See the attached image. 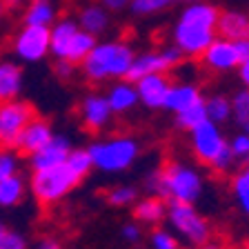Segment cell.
Masks as SVG:
<instances>
[{
    "label": "cell",
    "mask_w": 249,
    "mask_h": 249,
    "mask_svg": "<svg viewBox=\"0 0 249 249\" xmlns=\"http://www.w3.org/2000/svg\"><path fill=\"white\" fill-rule=\"evenodd\" d=\"M220 11L207 2H192L182 9L174 27V45L189 58H200L216 40V25Z\"/></svg>",
    "instance_id": "6da1fadb"
},
{
    "label": "cell",
    "mask_w": 249,
    "mask_h": 249,
    "mask_svg": "<svg viewBox=\"0 0 249 249\" xmlns=\"http://www.w3.org/2000/svg\"><path fill=\"white\" fill-rule=\"evenodd\" d=\"M134 47L123 40H98L87 58L80 62V71L89 83H109L127 78L134 62Z\"/></svg>",
    "instance_id": "7a4b0ae2"
},
{
    "label": "cell",
    "mask_w": 249,
    "mask_h": 249,
    "mask_svg": "<svg viewBox=\"0 0 249 249\" xmlns=\"http://www.w3.org/2000/svg\"><path fill=\"white\" fill-rule=\"evenodd\" d=\"M89 154L93 160V169L103 174H123L131 169L140 156L138 140L131 136H109L89 142Z\"/></svg>",
    "instance_id": "3957f363"
},
{
    "label": "cell",
    "mask_w": 249,
    "mask_h": 249,
    "mask_svg": "<svg viewBox=\"0 0 249 249\" xmlns=\"http://www.w3.org/2000/svg\"><path fill=\"white\" fill-rule=\"evenodd\" d=\"M80 180H83V178L76 176L67 162H62V165L49 167V169L31 171L29 192L34 194L38 205H42V207H53L62 198H67L69 194L80 185Z\"/></svg>",
    "instance_id": "277c9868"
},
{
    "label": "cell",
    "mask_w": 249,
    "mask_h": 249,
    "mask_svg": "<svg viewBox=\"0 0 249 249\" xmlns=\"http://www.w3.org/2000/svg\"><path fill=\"white\" fill-rule=\"evenodd\" d=\"M167 223L174 231L187 240L194 247H202L212 236V227L205 220V216L198 213V209L192 202H180V200H169L167 202Z\"/></svg>",
    "instance_id": "5b68a950"
},
{
    "label": "cell",
    "mask_w": 249,
    "mask_h": 249,
    "mask_svg": "<svg viewBox=\"0 0 249 249\" xmlns=\"http://www.w3.org/2000/svg\"><path fill=\"white\" fill-rule=\"evenodd\" d=\"M162 169V185H165V198L180 202H192L202 196V176L194 167L185 162H169Z\"/></svg>",
    "instance_id": "8992f818"
},
{
    "label": "cell",
    "mask_w": 249,
    "mask_h": 249,
    "mask_svg": "<svg viewBox=\"0 0 249 249\" xmlns=\"http://www.w3.org/2000/svg\"><path fill=\"white\" fill-rule=\"evenodd\" d=\"M34 116L36 109L27 100L16 98L9 103H0V149H16L22 129Z\"/></svg>",
    "instance_id": "52a82bcc"
},
{
    "label": "cell",
    "mask_w": 249,
    "mask_h": 249,
    "mask_svg": "<svg viewBox=\"0 0 249 249\" xmlns=\"http://www.w3.org/2000/svg\"><path fill=\"white\" fill-rule=\"evenodd\" d=\"M11 49H14V56L25 65L42 62L52 53V29L49 27L22 25V29L14 36Z\"/></svg>",
    "instance_id": "ba28073f"
},
{
    "label": "cell",
    "mask_w": 249,
    "mask_h": 249,
    "mask_svg": "<svg viewBox=\"0 0 249 249\" xmlns=\"http://www.w3.org/2000/svg\"><path fill=\"white\" fill-rule=\"evenodd\" d=\"M182 56L185 53L176 45L167 47V49H145V52H140L134 56L131 69L127 73V80L136 83V80L149 76V73H167L169 69H174L182 60Z\"/></svg>",
    "instance_id": "9c48e42d"
},
{
    "label": "cell",
    "mask_w": 249,
    "mask_h": 249,
    "mask_svg": "<svg viewBox=\"0 0 249 249\" xmlns=\"http://www.w3.org/2000/svg\"><path fill=\"white\" fill-rule=\"evenodd\" d=\"M189 140H192V151L198 158V162L207 167H212L216 156L227 145L220 127L216 123H212V120H205L202 124H198L196 129L189 131Z\"/></svg>",
    "instance_id": "30bf717a"
},
{
    "label": "cell",
    "mask_w": 249,
    "mask_h": 249,
    "mask_svg": "<svg viewBox=\"0 0 249 249\" xmlns=\"http://www.w3.org/2000/svg\"><path fill=\"white\" fill-rule=\"evenodd\" d=\"M78 118H80V124H83L85 131H103L107 129L111 120H114V111L109 107V100L105 93H87L80 105H78Z\"/></svg>",
    "instance_id": "8fae6325"
},
{
    "label": "cell",
    "mask_w": 249,
    "mask_h": 249,
    "mask_svg": "<svg viewBox=\"0 0 249 249\" xmlns=\"http://www.w3.org/2000/svg\"><path fill=\"white\" fill-rule=\"evenodd\" d=\"M71 149H73V140L65 134H56L36 154L27 156V165H29L31 171H40V169L62 165V162H67V156L71 154Z\"/></svg>",
    "instance_id": "7c38bea8"
},
{
    "label": "cell",
    "mask_w": 249,
    "mask_h": 249,
    "mask_svg": "<svg viewBox=\"0 0 249 249\" xmlns=\"http://www.w3.org/2000/svg\"><path fill=\"white\" fill-rule=\"evenodd\" d=\"M171 78L167 73H149V76L136 80V91H138L140 103L147 109H162L167 100V93L171 89Z\"/></svg>",
    "instance_id": "4fadbf2b"
},
{
    "label": "cell",
    "mask_w": 249,
    "mask_h": 249,
    "mask_svg": "<svg viewBox=\"0 0 249 249\" xmlns=\"http://www.w3.org/2000/svg\"><path fill=\"white\" fill-rule=\"evenodd\" d=\"M200 60L205 62V67L212 69V71H229V69L238 67L240 62V53L238 47L233 40H213L212 45L205 49V53L200 56Z\"/></svg>",
    "instance_id": "5bb4252c"
},
{
    "label": "cell",
    "mask_w": 249,
    "mask_h": 249,
    "mask_svg": "<svg viewBox=\"0 0 249 249\" xmlns=\"http://www.w3.org/2000/svg\"><path fill=\"white\" fill-rule=\"evenodd\" d=\"M53 136H56L53 124L47 118H42V116L36 114L29 120V124L22 129L20 140H18V147H16V149L20 151V154H25V156H31V154H36L40 147H45Z\"/></svg>",
    "instance_id": "9a60e30c"
},
{
    "label": "cell",
    "mask_w": 249,
    "mask_h": 249,
    "mask_svg": "<svg viewBox=\"0 0 249 249\" xmlns=\"http://www.w3.org/2000/svg\"><path fill=\"white\" fill-rule=\"evenodd\" d=\"M52 53L53 60H67V53L71 49V42L76 38V34L80 31V25H78L76 18L67 16V18H58L52 27Z\"/></svg>",
    "instance_id": "2e32d148"
},
{
    "label": "cell",
    "mask_w": 249,
    "mask_h": 249,
    "mask_svg": "<svg viewBox=\"0 0 249 249\" xmlns=\"http://www.w3.org/2000/svg\"><path fill=\"white\" fill-rule=\"evenodd\" d=\"M76 20L83 31L98 38L103 34H107L109 27H111V11L107 7H103L100 2H89V5L80 7Z\"/></svg>",
    "instance_id": "e0dca14e"
},
{
    "label": "cell",
    "mask_w": 249,
    "mask_h": 249,
    "mask_svg": "<svg viewBox=\"0 0 249 249\" xmlns=\"http://www.w3.org/2000/svg\"><path fill=\"white\" fill-rule=\"evenodd\" d=\"M107 100H109V107L114 111V116H123V114H129L131 109H136V105L140 103L138 98V91H136V83L123 78V80H116L111 87L107 89Z\"/></svg>",
    "instance_id": "ac0fdd59"
},
{
    "label": "cell",
    "mask_w": 249,
    "mask_h": 249,
    "mask_svg": "<svg viewBox=\"0 0 249 249\" xmlns=\"http://www.w3.org/2000/svg\"><path fill=\"white\" fill-rule=\"evenodd\" d=\"M25 87V71L18 62L0 60V103L20 98Z\"/></svg>",
    "instance_id": "d6986e66"
},
{
    "label": "cell",
    "mask_w": 249,
    "mask_h": 249,
    "mask_svg": "<svg viewBox=\"0 0 249 249\" xmlns=\"http://www.w3.org/2000/svg\"><path fill=\"white\" fill-rule=\"evenodd\" d=\"M198 100H202V93L198 85L192 83H174L167 93L165 100V111H171V114H180L185 109H189L192 105H196Z\"/></svg>",
    "instance_id": "ffe728a7"
},
{
    "label": "cell",
    "mask_w": 249,
    "mask_h": 249,
    "mask_svg": "<svg viewBox=\"0 0 249 249\" xmlns=\"http://www.w3.org/2000/svg\"><path fill=\"white\" fill-rule=\"evenodd\" d=\"M167 218V202L160 196H145L138 198L134 205V220L142 225H151L156 227Z\"/></svg>",
    "instance_id": "44dd1931"
},
{
    "label": "cell",
    "mask_w": 249,
    "mask_h": 249,
    "mask_svg": "<svg viewBox=\"0 0 249 249\" xmlns=\"http://www.w3.org/2000/svg\"><path fill=\"white\" fill-rule=\"evenodd\" d=\"M27 192H29V180L22 176L20 171L2 178L0 180V207L2 209L18 207L25 200Z\"/></svg>",
    "instance_id": "7402d4cb"
},
{
    "label": "cell",
    "mask_w": 249,
    "mask_h": 249,
    "mask_svg": "<svg viewBox=\"0 0 249 249\" xmlns=\"http://www.w3.org/2000/svg\"><path fill=\"white\" fill-rule=\"evenodd\" d=\"M216 34L225 40H240L249 36V18L238 11H220L218 16Z\"/></svg>",
    "instance_id": "603a6c76"
},
{
    "label": "cell",
    "mask_w": 249,
    "mask_h": 249,
    "mask_svg": "<svg viewBox=\"0 0 249 249\" xmlns=\"http://www.w3.org/2000/svg\"><path fill=\"white\" fill-rule=\"evenodd\" d=\"M58 20V7L53 0H29L25 5L22 22L34 27H52Z\"/></svg>",
    "instance_id": "cb8c5ba5"
},
{
    "label": "cell",
    "mask_w": 249,
    "mask_h": 249,
    "mask_svg": "<svg viewBox=\"0 0 249 249\" xmlns=\"http://www.w3.org/2000/svg\"><path fill=\"white\" fill-rule=\"evenodd\" d=\"M205 120H209L205 98L198 100L196 105H192V107L185 109V111H180V114H174V123H176V127H178V129H182V131L196 129L198 124H202Z\"/></svg>",
    "instance_id": "d4e9b609"
},
{
    "label": "cell",
    "mask_w": 249,
    "mask_h": 249,
    "mask_svg": "<svg viewBox=\"0 0 249 249\" xmlns=\"http://www.w3.org/2000/svg\"><path fill=\"white\" fill-rule=\"evenodd\" d=\"M96 45H98V38L80 29L76 34V38H73V42H71V49H69V53H67V60L73 62V65H80V62L91 53V49Z\"/></svg>",
    "instance_id": "484cf974"
},
{
    "label": "cell",
    "mask_w": 249,
    "mask_h": 249,
    "mask_svg": "<svg viewBox=\"0 0 249 249\" xmlns=\"http://www.w3.org/2000/svg\"><path fill=\"white\" fill-rule=\"evenodd\" d=\"M231 192H233L236 202H238L240 212H243L245 216H249V165H245L243 169L233 176Z\"/></svg>",
    "instance_id": "4316f807"
},
{
    "label": "cell",
    "mask_w": 249,
    "mask_h": 249,
    "mask_svg": "<svg viewBox=\"0 0 249 249\" xmlns=\"http://www.w3.org/2000/svg\"><path fill=\"white\" fill-rule=\"evenodd\" d=\"M138 200V189L134 185H116L107 192V202L111 207H134Z\"/></svg>",
    "instance_id": "83f0119b"
},
{
    "label": "cell",
    "mask_w": 249,
    "mask_h": 249,
    "mask_svg": "<svg viewBox=\"0 0 249 249\" xmlns=\"http://www.w3.org/2000/svg\"><path fill=\"white\" fill-rule=\"evenodd\" d=\"M67 165L71 167V171L80 178H87L89 171L93 169V160L87 147H73L71 154L67 156Z\"/></svg>",
    "instance_id": "f1b7e54d"
},
{
    "label": "cell",
    "mask_w": 249,
    "mask_h": 249,
    "mask_svg": "<svg viewBox=\"0 0 249 249\" xmlns=\"http://www.w3.org/2000/svg\"><path fill=\"white\" fill-rule=\"evenodd\" d=\"M205 105H207V116L212 123L223 124L231 118V100L225 96H212L205 100Z\"/></svg>",
    "instance_id": "f546056e"
},
{
    "label": "cell",
    "mask_w": 249,
    "mask_h": 249,
    "mask_svg": "<svg viewBox=\"0 0 249 249\" xmlns=\"http://www.w3.org/2000/svg\"><path fill=\"white\" fill-rule=\"evenodd\" d=\"M176 2H180V0H134L129 5V11L134 16H154V14H160V11L169 9V7H174Z\"/></svg>",
    "instance_id": "4dcf8cb0"
},
{
    "label": "cell",
    "mask_w": 249,
    "mask_h": 249,
    "mask_svg": "<svg viewBox=\"0 0 249 249\" xmlns=\"http://www.w3.org/2000/svg\"><path fill=\"white\" fill-rule=\"evenodd\" d=\"M231 116L233 120L240 124V127H247L249 124V89L245 91H238L231 100Z\"/></svg>",
    "instance_id": "1f68e13d"
},
{
    "label": "cell",
    "mask_w": 249,
    "mask_h": 249,
    "mask_svg": "<svg viewBox=\"0 0 249 249\" xmlns=\"http://www.w3.org/2000/svg\"><path fill=\"white\" fill-rule=\"evenodd\" d=\"M149 247L151 249H180L178 247V238L171 231L162 227H156L149 236Z\"/></svg>",
    "instance_id": "d6a6232c"
},
{
    "label": "cell",
    "mask_w": 249,
    "mask_h": 249,
    "mask_svg": "<svg viewBox=\"0 0 249 249\" xmlns=\"http://www.w3.org/2000/svg\"><path fill=\"white\" fill-rule=\"evenodd\" d=\"M20 156L14 149H0V180L20 171Z\"/></svg>",
    "instance_id": "836d02e7"
},
{
    "label": "cell",
    "mask_w": 249,
    "mask_h": 249,
    "mask_svg": "<svg viewBox=\"0 0 249 249\" xmlns=\"http://www.w3.org/2000/svg\"><path fill=\"white\" fill-rule=\"evenodd\" d=\"M145 189L149 192V196H160V198H165V185H162V169H160V167L147 174V178H145Z\"/></svg>",
    "instance_id": "e575fe53"
},
{
    "label": "cell",
    "mask_w": 249,
    "mask_h": 249,
    "mask_svg": "<svg viewBox=\"0 0 249 249\" xmlns=\"http://www.w3.org/2000/svg\"><path fill=\"white\" fill-rule=\"evenodd\" d=\"M0 249H31L29 243H27L25 233L16 231V229H9L7 236L0 240Z\"/></svg>",
    "instance_id": "d590c367"
},
{
    "label": "cell",
    "mask_w": 249,
    "mask_h": 249,
    "mask_svg": "<svg viewBox=\"0 0 249 249\" xmlns=\"http://www.w3.org/2000/svg\"><path fill=\"white\" fill-rule=\"evenodd\" d=\"M238 160L236 156H233V151H231V147H229V142L225 145V149L220 151V154L216 156V160L212 162V169H216V171H220V174H225V171H229L231 169V165Z\"/></svg>",
    "instance_id": "8d00e7d4"
},
{
    "label": "cell",
    "mask_w": 249,
    "mask_h": 249,
    "mask_svg": "<svg viewBox=\"0 0 249 249\" xmlns=\"http://www.w3.org/2000/svg\"><path fill=\"white\" fill-rule=\"evenodd\" d=\"M229 147H231V151H233L236 158H240V160L249 158V134L245 131V134L233 136V138L229 140Z\"/></svg>",
    "instance_id": "74e56055"
},
{
    "label": "cell",
    "mask_w": 249,
    "mask_h": 249,
    "mask_svg": "<svg viewBox=\"0 0 249 249\" xmlns=\"http://www.w3.org/2000/svg\"><path fill=\"white\" fill-rule=\"evenodd\" d=\"M120 236H123L124 243L138 245L140 240H142V229H140V225L136 223V220H131V223H124L123 227H120Z\"/></svg>",
    "instance_id": "f35d334b"
},
{
    "label": "cell",
    "mask_w": 249,
    "mask_h": 249,
    "mask_svg": "<svg viewBox=\"0 0 249 249\" xmlns=\"http://www.w3.org/2000/svg\"><path fill=\"white\" fill-rule=\"evenodd\" d=\"M73 69H76V65L69 60H56V65H53V73H56L60 80H69V78L73 76Z\"/></svg>",
    "instance_id": "ab89813d"
},
{
    "label": "cell",
    "mask_w": 249,
    "mask_h": 249,
    "mask_svg": "<svg viewBox=\"0 0 249 249\" xmlns=\"http://www.w3.org/2000/svg\"><path fill=\"white\" fill-rule=\"evenodd\" d=\"M96 2L107 7L109 11H123V9H129V5L134 0H96Z\"/></svg>",
    "instance_id": "60d3db41"
},
{
    "label": "cell",
    "mask_w": 249,
    "mask_h": 249,
    "mask_svg": "<svg viewBox=\"0 0 249 249\" xmlns=\"http://www.w3.org/2000/svg\"><path fill=\"white\" fill-rule=\"evenodd\" d=\"M31 249H62V245L58 238H40Z\"/></svg>",
    "instance_id": "b9f144b4"
},
{
    "label": "cell",
    "mask_w": 249,
    "mask_h": 249,
    "mask_svg": "<svg viewBox=\"0 0 249 249\" xmlns=\"http://www.w3.org/2000/svg\"><path fill=\"white\" fill-rule=\"evenodd\" d=\"M236 47H238L240 60H247L249 58V38H240V40H236Z\"/></svg>",
    "instance_id": "7bdbcfd3"
},
{
    "label": "cell",
    "mask_w": 249,
    "mask_h": 249,
    "mask_svg": "<svg viewBox=\"0 0 249 249\" xmlns=\"http://www.w3.org/2000/svg\"><path fill=\"white\" fill-rule=\"evenodd\" d=\"M238 73H240V80H243V83L249 87V58L238 65Z\"/></svg>",
    "instance_id": "ee69618b"
},
{
    "label": "cell",
    "mask_w": 249,
    "mask_h": 249,
    "mask_svg": "<svg viewBox=\"0 0 249 249\" xmlns=\"http://www.w3.org/2000/svg\"><path fill=\"white\" fill-rule=\"evenodd\" d=\"M29 0H2V5L7 7V9H18V7L27 5Z\"/></svg>",
    "instance_id": "f6af8a7d"
},
{
    "label": "cell",
    "mask_w": 249,
    "mask_h": 249,
    "mask_svg": "<svg viewBox=\"0 0 249 249\" xmlns=\"http://www.w3.org/2000/svg\"><path fill=\"white\" fill-rule=\"evenodd\" d=\"M7 231H9V227H7V223H5V220H0V240H2V238H5V236H7Z\"/></svg>",
    "instance_id": "bcb514c9"
},
{
    "label": "cell",
    "mask_w": 249,
    "mask_h": 249,
    "mask_svg": "<svg viewBox=\"0 0 249 249\" xmlns=\"http://www.w3.org/2000/svg\"><path fill=\"white\" fill-rule=\"evenodd\" d=\"M200 249H223V245H218V243H209V240H207V243L202 245Z\"/></svg>",
    "instance_id": "7dc6e473"
},
{
    "label": "cell",
    "mask_w": 249,
    "mask_h": 249,
    "mask_svg": "<svg viewBox=\"0 0 249 249\" xmlns=\"http://www.w3.org/2000/svg\"><path fill=\"white\" fill-rule=\"evenodd\" d=\"M5 9H7V7L2 5V0H0V22H2V18H5Z\"/></svg>",
    "instance_id": "c3c4849f"
},
{
    "label": "cell",
    "mask_w": 249,
    "mask_h": 249,
    "mask_svg": "<svg viewBox=\"0 0 249 249\" xmlns=\"http://www.w3.org/2000/svg\"><path fill=\"white\" fill-rule=\"evenodd\" d=\"M245 131H247V134H249V124H247V127H245Z\"/></svg>",
    "instance_id": "681fc988"
},
{
    "label": "cell",
    "mask_w": 249,
    "mask_h": 249,
    "mask_svg": "<svg viewBox=\"0 0 249 249\" xmlns=\"http://www.w3.org/2000/svg\"><path fill=\"white\" fill-rule=\"evenodd\" d=\"M245 249H249V243H247V247H245Z\"/></svg>",
    "instance_id": "f907efd6"
},
{
    "label": "cell",
    "mask_w": 249,
    "mask_h": 249,
    "mask_svg": "<svg viewBox=\"0 0 249 249\" xmlns=\"http://www.w3.org/2000/svg\"><path fill=\"white\" fill-rule=\"evenodd\" d=\"M247 38H249V36H247Z\"/></svg>",
    "instance_id": "816d5d0a"
}]
</instances>
